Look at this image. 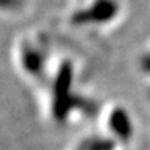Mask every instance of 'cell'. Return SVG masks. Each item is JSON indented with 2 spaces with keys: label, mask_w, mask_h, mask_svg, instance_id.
<instances>
[{
  "label": "cell",
  "mask_w": 150,
  "mask_h": 150,
  "mask_svg": "<svg viewBox=\"0 0 150 150\" xmlns=\"http://www.w3.org/2000/svg\"><path fill=\"white\" fill-rule=\"evenodd\" d=\"M109 127L114 131V134L121 140H128L131 137V121L124 109H114V112L109 117Z\"/></svg>",
  "instance_id": "cell-2"
},
{
  "label": "cell",
  "mask_w": 150,
  "mask_h": 150,
  "mask_svg": "<svg viewBox=\"0 0 150 150\" xmlns=\"http://www.w3.org/2000/svg\"><path fill=\"white\" fill-rule=\"evenodd\" d=\"M22 61L25 64V67L31 71V73H38L41 66H42V58L40 55V52L32 48H25L22 52Z\"/></svg>",
  "instance_id": "cell-3"
},
{
  "label": "cell",
  "mask_w": 150,
  "mask_h": 150,
  "mask_svg": "<svg viewBox=\"0 0 150 150\" xmlns=\"http://www.w3.org/2000/svg\"><path fill=\"white\" fill-rule=\"evenodd\" d=\"M118 13V4L115 0H95L89 7L82 9L73 15L74 23H92V22H106Z\"/></svg>",
  "instance_id": "cell-1"
},
{
  "label": "cell",
  "mask_w": 150,
  "mask_h": 150,
  "mask_svg": "<svg viewBox=\"0 0 150 150\" xmlns=\"http://www.w3.org/2000/svg\"><path fill=\"white\" fill-rule=\"evenodd\" d=\"M82 150H85V149H82Z\"/></svg>",
  "instance_id": "cell-4"
}]
</instances>
